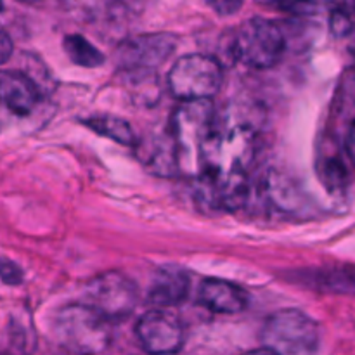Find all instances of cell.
<instances>
[{"label":"cell","instance_id":"obj_1","mask_svg":"<svg viewBox=\"0 0 355 355\" xmlns=\"http://www.w3.org/2000/svg\"><path fill=\"white\" fill-rule=\"evenodd\" d=\"M52 335L69 354L97 355L111 345L113 328L106 318L87 304H71L55 312Z\"/></svg>","mask_w":355,"mask_h":355},{"label":"cell","instance_id":"obj_7","mask_svg":"<svg viewBox=\"0 0 355 355\" xmlns=\"http://www.w3.org/2000/svg\"><path fill=\"white\" fill-rule=\"evenodd\" d=\"M177 47L172 33H144L123 42L118 49V64L128 71H149L162 66Z\"/></svg>","mask_w":355,"mask_h":355},{"label":"cell","instance_id":"obj_3","mask_svg":"<svg viewBox=\"0 0 355 355\" xmlns=\"http://www.w3.org/2000/svg\"><path fill=\"white\" fill-rule=\"evenodd\" d=\"M260 338L263 349L276 355H315L321 345V329L305 312L283 309L267 319Z\"/></svg>","mask_w":355,"mask_h":355},{"label":"cell","instance_id":"obj_19","mask_svg":"<svg viewBox=\"0 0 355 355\" xmlns=\"http://www.w3.org/2000/svg\"><path fill=\"white\" fill-rule=\"evenodd\" d=\"M210 7H214V9L217 10L218 14H222V16H229V14L241 9V2H224V0H220V2H211Z\"/></svg>","mask_w":355,"mask_h":355},{"label":"cell","instance_id":"obj_11","mask_svg":"<svg viewBox=\"0 0 355 355\" xmlns=\"http://www.w3.org/2000/svg\"><path fill=\"white\" fill-rule=\"evenodd\" d=\"M198 300L215 314H238L246 309V295L241 288L214 277L200 284Z\"/></svg>","mask_w":355,"mask_h":355},{"label":"cell","instance_id":"obj_2","mask_svg":"<svg viewBox=\"0 0 355 355\" xmlns=\"http://www.w3.org/2000/svg\"><path fill=\"white\" fill-rule=\"evenodd\" d=\"M214 118L211 101H186L175 110L168 134L175 146L179 172L201 173V151Z\"/></svg>","mask_w":355,"mask_h":355},{"label":"cell","instance_id":"obj_15","mask_svg":"<svg viewBox=\"0 0 355 355\" xmlns=\"http://www.w3.org/2000/svg\"><path fill=\"white\" fill-rule=\"evenodd\" d=\"M62 47H64L66 54L69 55L75 64L83 66V68H97L104 62V54L96 47L94 44H90L83 35L73 33L64 37L62 40Z\"/></svg>","mask_w":355,"mask_h":355},{"label":"cell","instance_id":"obj_6","mask_svg":"<svg viewBox=\"0 0 355 355\" xmlns=\"http://www.w3.org/2000/svg\"><path fill=\"white\" fill-rule=\"evenodd\" d=\"M87 305L107 321H120L134 314L137 286L125 274L110 270L92 277L85 286Z\"/></svg>","mask_w":355,"mask_h":355},{"label":"cell","instance_id":"obj_17","mask_svg":"<svg viewBox=\"0 0 355 355\" xmlns=\"http://www.w3.org/2000/svg\"><path fill=\"white\" fill-rule=\"evenodd\" d=\"M12 51H14V44L12 40H10L9 33L0 28V66H2L3 62L9 61V58L12 55Z\"/></svg>","mask_w":355,"mask_h":355},{"label":"cell","instance_id":"obj_4","mask_svg":"<svg viewBox=\"0 0 355 355\" xmlns=\"http://www.w3.org/2000/svg\"><path fill=\"white\" fill-rule=\"evenodd\" d=\"M284 35L281 28L267 17H250L239 24L232 33L231 52L232 58L257 69H266L277 64L283 58Z\"/></svg>","mask_w":355,"mask_h":355},{"label":"cell","instance_id":"obj_21","mask_svg":"<svg viewBox=\"0 0 355 355\" xmlns=\"http://www.w3.org/2000/svg\"><path fill=\"white\" fill-rule=\"evenodd\" d=\"M0 7H2V6H0Z\"/></svg>","mask_w":355,"mask_h":355},{"label":"cell","instance_id":"obj_5","mask_svg":"<svg viewBox=\"0 0 355 355\" xmlns=\"http://www.w3.org/2000/svg\"><path fill=\"white\" fill-rule=\"evenodd\" d=\"M224 71L217 59L203 54L182 55L168 73V87L182 103L211 101L220 90Z\"/></svg>","mask_w":355,"mask_h":355},{"label":"cell","instance_id":"obj_8","mask_svg":"<svg viewBox=\"0 0 355 355\" xmlns=\"http://www.w3.org/2000/svg\"><path fill=\"white\" fill-rule=\"evenodd\" d=\"M135 335L142 349L151 355H173L186 342L182 322L163 311H151L142 315L135 326Z\"/></svg>","mask_w":355,"mask_h":355},{"label":"cell","instance_id":"obj_10","mask_svg":"<svg viewBox=\"0 0 355 355\" xmlns=\"http://www.w3.org/2000/svg\"><path fill=\"white\" fill-rule=\"evenodd\" d=\"M189 288L191 279L186 270L177 266H165L153 277L148 300L158 307H173L186 300Z\"/></svg>","mask_w":355,"mask_h":355},{"label":"cell","instance_id":"obj_14","mask_svg":"<svg viewBox=\"0 0 355 355\" xmlns=\"http://www.w3.org/2000/svg\"><path fill=\"white\" fill-rule=\"evenodd\" d=\"M85 127L92 128L99 135L111 139L114 142H120L123 146L135 144V134L127 120L114 114H94V116L82 120Z\"/></svg>","mask_w":355,"mask_h":355},{"label":"cell","instance_id":"obj_9","mask_svg":"<svg viewBox=\"0 0 355 355\" xmlns=\"http://www.w3.org/2000/svg\"><path fill=\"white\" fill-rule=\"evenodd\" d=\"M40 92L37 83L23 71H0V103L16 114H28L35 110Z\"/></svg>","mask_w":355,"mask_h":355},{"label":"cell","instance_id":"obj_18","mask_svg":"<svg viewBox=\"0 0 355 355\" xmlns=\"http://www.w3.org/2000/svg\"><path fill=\"white\" fill-rule=\"evenodd\" d=\"M345 153L347 156L350 158V162L355 165V116L350 120L349 130H347V137H345Z\"/></svg>","mask_w":355,"mask_h":355},{"label":"cell","instance_id":"obj_20","mask_svg":"<svg viewBox=\"0 0 355 355\" xmlns=\"http://www.w3.org/2000/svg\"><path fill=\"white\" fill-rule=\"evenodd\" d=\"M243 355H276V354H272V352H270V350H267V349H263V347H260V349L250 350V352H246V354H243Z\"/></svg>","mask_w":355,"mask_h":355},{"label":"cell","instance_id":"obj_16","mask_svg":"<svg viewBox=\"0 0 355 355\" xmlns=\"http://www.w3.org/2000/svg\"><path fill=\"white\" fill-rule=\"evenodd\" d=\"M0 279L6 284H19L23 281V270L10 260L0 259Z\"/></svg>","mask_w":355,"mask_h":355},{"label":"cell","instance_id":"obj_13","mask_svg":"<svg viewBox=\"0 0 355 355\" xmlns=\"http://www.w3.org/2000/svg\"><path fill=\"white\" fill-rule=\"evenodd\" d=\"M311 286L331 293H355V269L333 267V269L312 270L304 277Z\"/></svg>","mask_w":355,"mask_h":355},{"label":"cell","instance_id":"obj_12","mask_svg":"<svg viewBox=\"0 0 355 355\" xmlns=\"http://www.w3.org/2000/svg\"><path fill=\"white\" fill-rule=\"evenodd\" d=\"M144 162L148 168L158 175L172 177L179 173V159L170 134L155 139L151 144H146Z\"/></svg>","mask_w":355,"mask_h":355}]
</instances>
